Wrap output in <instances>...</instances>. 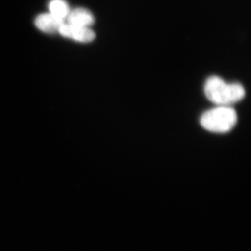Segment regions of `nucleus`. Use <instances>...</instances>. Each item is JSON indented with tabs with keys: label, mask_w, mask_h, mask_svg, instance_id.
<instances>
[{
	"label": "nucleus",
	"mask_w": 251,
	"mask_h": 251,
	"mask_svg": "<svg viewBox=\"0 0 251 251\" xmlns=\"http://www.w3.org/2000/svg\"><path fill=\"white\" fill-rule=\"evenodd\" d=\"M206 98L217 106H230L245 97L244 87L239 83H227L218 76H211L204 86Z\"/></svg>",
	"instance_id": "1"
},
{
	"label": "nucleus",
	"mask_w": 251,
	"mask_h": 251,
	"mask_svg": "<svg viewBox=\"0 0 251 251\" xmlns=\"http://www.w3.org/2000/svg\"><path fill=\"white\" fill-rule=\"evenodd\" d=\"M237 122V112L230 106H216L204 112L201 117L203 128L216 133L230 131Z\"/></svg>",
	"instance_id": "2"
},
{
	"label": "nucleus",
	"mask_w": 251,
	"mask_h": 251,
	"mask_svg": "<svg viewBox=\"0 0 251 251\" xmlns=\"http://www.w3.org/2000/svg\"><path fill=\"white\" fill-rule=\"evenodd\" d=\"M58 32L64 37L81 43H90L95 39V33L90 27H78L64 23Z\"/></svg>",
	"instance_id": "3"
},
{
	"label": "nucleus",
	"mask_w": 251,
	"mask_h": 251,
	"mask_svg": "<svg viewBox=\"0 0 251 251\" xmlns=\"http://www.w3.org/2000/svg\"><path fill=\"white\" fill-rule=\"evenodd\" d=\"M66 20L68 24L83 27H90L95 21L94 15L85 8L70 10Z\"/></svg>",
	"instance_id": "4"
},
{
	"label": "nucleus",
	"mask_w": 251,
	"mask_h": 251,
	"mask_svg": "<svg viewBox=\"0 0 251 251\" xmlns=\"http://www.w3.org/2000/svg\"><path fill=\"white\" fill-rule=\"evenodd\" d=\"M34 23L36 27L43 32L54 34L57 31L58 32L59 28L65 23V21L59 19L49 13L38 16Z\"/></svg>",
	"instance_id": "5"
},
{
	"label": "nucleus",
	"mask_w": 251,
	"mask_h": 251,
	"mask_svg": "<svg viewBox=\"0 0 251 251\" xmlns=\"http://www.w3.org/2000/svg\"><path fill=\"white\" fill-rule=\"evenodd\" d=\"M49 14L65 21L70 8L65 0H51L49 4Z\"/></svg>",
	"instance_id": "6"
}]
</instances>
